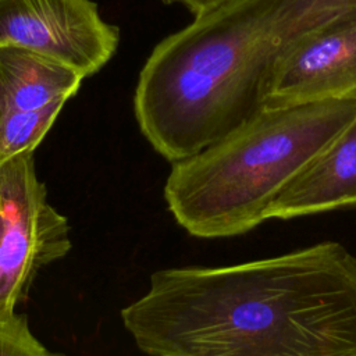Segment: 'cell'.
Segmentation results:
<instances>
[{"label":"cell","instance_id":"1","mask_svg":"<svg viewBox=\"0 0 356 356\" xmlns=\"http://www.w3.org/2000/svg\"><path fill=\"white\" fill-rule=\"evenodd\" d=\"M121 320L149 356H356V256L324 241L224 267L159 270Z\"/></svg>","mask_w":356,"mask_h":356},{"label":"cell","instance_id":"2","mask_svg":"<svg viewBox=\"0 0 356 356\" xmlns=\"http://www.w3.org/2000/svg\"><path fill=\"white\" fill-rule=\"evenodd\" d=\"M356 19V0H228L163 39L138 79L140 132L189 159L264 108L277 67L310 38Z\"/></svg>","mask_w":356,"mask_h":356},{"label":"cell","instance_id":"3","mask_svg":"<svg viewBox=\"0 0 356 356\" xmlns=\"http://www.w3.org/2000/svg\"><path fill=\"white\" fill-rule=\"evenodd\" d=\"M355 115L356 99L264 107L216 143L172 164L164 185L168 210L199 238L256 228Z\"/></svg>","mask_w":356,"mask_h":356},{"label":"cell","instance_id":"4","mask_svg":"<svg viewBox=\"0 0 356 356\" xmlns=\"http://www.w3.org/2000/svg\"><path fill=\"white\" fill-rule=\"evenodd\" d=\"M0 314L15 312L39 271L71 249L68 220L47 200L33 153L0 163Z\"/></svg>","mask_w":356,"mask_h":356},{"label":"cell","instance_id":"5","mask_svg":"<svg viewBox=\"0 0 356 356\" xmlns=\"http://www.w3.org/2000/svg\"><path fill=\"white\" fill-rule=\"evenodd\" d=\"M118 40L92 0H0V46L32 50L85 78L107 64Z\"/></svg>","mask_w":356,"mask_h":356},{"label":"cell","instance_id":"6","mask_svg":"<svg viewBox=\"0 0 356 356\" xmlns=\"http://www.w3.org/2000/svg\"><path fill=\"white\" fill-rule=\"evenodd\" d=\"M356 99V19L324 31L277 67L264 107H291Z\"/></svg>","mask_w":356,"mask_h":356},{"label":"cell","instance_id":"7","mask_svg":"<svg viewBox=\"0 0 356 356\" xmlns=\"http://www.w3.org/2000/svg\"><path fill=\"white\" fill-rule=\"evenodd\" d=\"M348 207H356V115L277 197L267 220Z\"/></svg>","mask_w":356,"mask_h":356},{"label":"cell","instance_id":"8","mask_svg":"<svg viewBox=\"0 0 356 356\" xmlns=\"http://www.w3.org/2000/svg\"><path fill=\"white\" fill-rule=\"evenodd\" d=\"M83 75L32 50L0 46V117L63 108Z\"/></svg>","mask_w":356,"mask_h":356},{"label":"cell","instance_id":"9","mask_svg":"<svg viewBox=\"0 0 356 356\" xmlns=\"http://www.w3.org/2000/svg\"><path fill=\"white\" fill-rule=\"evenodd\" d=\"M0 356H65L47 349L31 332L25 314H0Z\"/></svg>","mask_w":356,"mask_h":356},{"label":"cell","instance_id":"10","mask_svg":"<svg viewBox=\"0 0 356 356\" xmlns=\"http://www.w3.org/2000/svg\"><path fill=\"white\" fill-rule=\"evenodd\" d=\"M225 1L228 0H164V3H179L185 6L193 14L195 18L217 8Z\"/></svg>","mask_w":356,"mask_h":356},{"label":"cell","instance_id":"11","mask_svg":"<svg viewBox=\"0 0 356 356\" xmlns=\"http://www.w3.org/2000/svg\"><path fill=\"white\" fill-rule=\"evenodd\" d=\"M1 235H3V214L0 209V242H1Z\"/></svg>","mask_w":356,"mask_h":356}]
</instances>
